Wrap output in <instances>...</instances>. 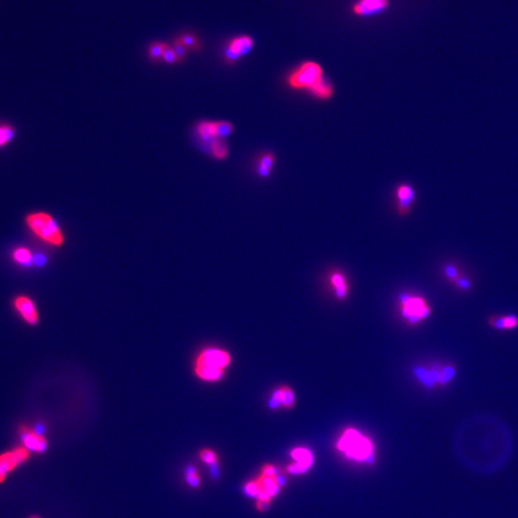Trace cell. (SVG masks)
Returning <instances> with one entry per match:
<instances>
[{
	"label": "cell",
	"instance_id": "obj_9",
	"mask_svg": "<svg viewBox=\"0 0 518 518\" xmlns=\"http://www.w3.org/2000/svg\"><path fill=\"white\" fill-rule=\"evenodd\" d=\"M29 456L28 449L15 448L13 451L4 453L0 456V483L4 480L8 472L14 469L18 464L26 460Z\"/></svg>",
	"mask_w": 518,
	"mask_h": 518
},
{
	"label": "cell",
	"instance_id": "obj_10",
	"mask_svg": "<svg viewBox=\"0 0 518 518\" xmlns=\"http://www.w3.org/2000/svg\"><path fill=\"white\" fill-rule=\"evenodd\" d=\"M21 437L25 448L30 451L44 453L47 448V442L44 436L28 427L23 426L21 428Z\"/></svg>",
	"mask_w": 518,
	"mask_h": 518
},
{
	"label": "cell",
	"instance_id": "obj_15",
	"mask_svg": "<svg viewBox=\"0 0 518 518\" xmlns=\"http://www.w3.org/2000/svg\"><path fill=\"white\" fill-rule=\"evenodd\" d=\"M275 161H276V158H275L274 154L270 153V152L262 154L259 157V160L257 162V167H256V172H257L258 176L263 179H267L272 173V169L275 165Z\"/></svg>",
	"mask_w": 518,
	"mask_h": 518
},
{
	"label": "cell",
	"instance_id": "obj_14",
	"mask_svg": "<svg viewBox=\"0 0 518 518\" xmlns=\"http://www.w3.org/2000/svg\"><path fill=\"white\" fill-rule=\"evenodd\" d=\"M308 93L312 95L315 98L319 99V100L325 101V100H329V99H330L333 96L334 88H333V85L331 84V82L327 77H323L315 86L314 88L309 90Z\"/></svg>",
	"mask_w": 518,
	"mask_h": 518
},
{
	"label": "cell",
	"instance_id": "obj_24",
	"mask_svg": "<svg viewBox=\"0 0 518 518\" xmlns=\"http://www.w3.org/2000/svg\"><path fill=\"white\" fill-rule=\"evenodd\" d=\"M181 43L186 47V49L188 50H199L201 48V44H200V42L198 40L196 36L192 35V34H184L183 36H181L180 37H178Z\"/></svg>",
	"mask_w": 518,
	"mask_h": 518
},
{
	"label": "cell",
	"instance_id": "obj_11",
	"mask_svg": "<svg viewBox=\"0 0 518 518\" xmlns=\"http://www.w3.org/2000/svg\"><path fill=\"white\" fill-rule=\"evenodd\" d=\"M291 456L295 460V463L288 467V471L293 474L303 473L309 467H311L313 462V456L310 450L307 448L298 447L295 448L291 452Z\"/></svg>",
	"mask_w": 518,
	"mask_h": 518
},
{
	"label": "cell",
	"instance_id": "obj_17",
	"mask_svg": "<svg viewBox=\"0 0 518 518\" xmlns=\"http://www.w3.org/2000/svg\"><path fill=\"white\" fill-rule=\"evenodd\" d=\"M197 132L199 137L204 141L214 140L215 137V122L204 121L197 126Z\"/></svg>",
	"mask_w": 518,
	"mask_h": 518
},
{
	"label": "cell",
	"instance_id": "obj_22",
	"mask_svg": "<svg viewBox=\"0 0 518 518\" xmlns=\"http://www.w3.org/2000/svg\"><path fill=\"white\" fill-rule=\"evenodd\" d=\"M332 284L335 286L336 296L338 299H343L347 294V284L344 283V279L341 274H334L331 278Z\"/></svg>",
	"mask_w": 518,
	"mask_h": 518
},
{
	"label": "cell",
	"instance_id": "obj_30",
	"mask_svg": "<svg viewBox=\"0 0 518 518\" xmlns=\"http://www.w3.org/2000/svg\"><path fill=\"white\" fill-rule=\"evenodd\" d=\"M454 374H455V370L453 368H451V367H446V368H445L442 371V375H440L439 383L442 385L447 384L450 380L452 379Z\"/></svg>",
	"mask_w": 518,
	"mask_h": 518
},
{
	"label": "cell",
	"instance_id": "obj_35",
	"mask_svg": "<svg viewBox=\"0 0 518 518\" xmlns=\"http://www.w3.org/2000/svg\"><path fill=\"white\" fill-rule=\"evenodd\" d=\"M32 518H37V517H32Z\"/></svg>",
	"mask_w": 518,
	"mask_h": 518
},
{
	"label": "cell",
	"instance_id": "obj_19",
	"mask_svg": "<svg viewBox=\"0 0 518 518\" xmlns=\"http://www.w3.org/2000/svg\"><path fill=\"white\" fill-rule=\"evenodd\" d=\"M13 259L22 266H30L34 258L28 248H17L13 252Z\"/></svg>",
	"mask_w": 518,
	"mask_h": 518
},
{
	"label": "cell",
	"instance_id": "obj_8",
	"mask_svg": "<svg viewBox=\"0 0 518 518\" xmlns=\"http://www.w3.org/2000/svg\"><path fill=\"white\" fill-rule=\"evenodd\" d=\"M253 46L254 41L250 36L244 35L234 37L228 43L224 50V57L226 59V63L234 64L238 59L247 55L252 50Z\"/></svg>",
	"mask_w": 518,
	"mask_h": 518
},
{
	"label": "cell",
	"instance_id": "obj_26",
	"mask_svg": "<svg viewBox=\"0 0 518 518\" xmlns=\"http://www.w3.org/2000/svg\"><path fill=\"white\" fill-rule=\"evenodd\" d=\"M165 44L161 43H154L149 47V57L152 61H159L160 59H162V54L164 50Z\"/></svg>",
	"mask_w": 518,
	"mask_h": 518
},
{
	"label": "cell",
	"instance_id": "obj_20",
	"mask_svg": "<svg viewBox=\"0 0 518 518\" xmlns=\"http://www.w3.org/2000/svg\"><path fill=\"white\" fill-rule=\"evenodd\" d=\"M212 153L216 159L224 160L227 156L226 142L221 139H215L212 142Z\"/></svg>",
	"mask_w": 518,
	"mask_h": 518
},
{
	"label": "cell",
	"instance_id": "obj_23",
	"mask_svg": "<svg viewBox=\"0 0 518 518\" xmlns=\"http://www.w3.org/2000/svg\"><path fill=\"white\" fill-rule=\"evenodd\" d=\"M234 131V126L227 121L215 122V137L216 139H225Z\"/></svg>",
	"mask_w": 518,
	"mask_h": 518
},
{
	"label": "cell",
	"instance_id": "obj_25",
	"mask_svg": "<svg viewBox=\"0 0 518 518\" xmlns=\"http://www.w3.org/2000/svg\"><path fill=\"white\" fill-rule=\"evenodd\" d=\"M281 391V402L282 406L285 408H290L294 405L295 402V396L294 393L291 391V389L288 387L280 388Z\"/></svg>",
	"mask_w": 518,
	"mask_h": 518
},
{
	"label": "cell",
	"instance_id": "obj_16",
	"mask_svg": "<svg viewBox=\"0 0 518 518\" xmlns=\"http://www.w3.org/2000/svg\"><path fill=\"white\" fill-rule=\"evenodd\" d=\"M489 324L493 329H501V330H510L518 327V318L516 316H503V317H494L489 320Z\"/></svg>",
	"mask_w": 518,
	"mask_h": 518
},
{
	"label": "cell",
	"instance_id": "obj_7",
	"mask_svg": "<svg viewBox=\"0 0 518 518\" xmlns=\"http://www.w3.org/2000/svg\"><path fill=\"white\" fill-rule=\"evenodd\" d=\"M416 193L410 183L398 184L394 190L395 209L400 216H407L412 212L416 203Z\"/></svg>",
	"mask_w": 518,
	"mask_h": 518
},
{
	"label": "cell",
	"instance_id": "obj_13",
	"mask_svg": "<svg viewBox=\"0 0 518 518\" xmlns=\"http://www.w3.org/2000/svg\"><path fill=\"white\" fill-rule=\"evenodd\" d=\"M388 4V0H359L353 6V12L355 15L368 16L384 11Z\"/></svg>",
	"mask_w": 518,
	"mask_h": 518
},
{
	"label": "cell",
	"instance_id": "obj_18",
	"mask_svg": "<svg viewBox=\"0 0 518 518\" xmlns=\"http://www.w3.org/2000/svg\"><path fill=\"white\" fill-rule=\"evenodd\" d=\"M184 479L186 484L192 489H199L201 487V477L198 473L197 468L194 466H188L184 471Z\"/></svg>",
	"mask_w": 518,
	"mask_h": 518
},
{
	"label": "cell",
	"instance_id": "obj_12",
	"mask_svg": "<svg viewBox=\"0 0 518 518\" xmlns=\"http://www.w3.org/2000/svg\"><path fill=\"white\" fill-rule=\"evenodd\" d=\"M14 305L16 311L21 314L22 319L31 325H36L39 321L37 309L28 297L18 296L14 300Z\"/></svg>",
	"mask_w": 518,
	"mask_h": 518
},
{
	"label": "cell",
	"instance_id": "obj_1",
	"mask_svg": "<svg viewBox=\"0 0 518 518\" xmlns=\"http://www.w3.org/2000/svg\"><path fill=\"white\" fill-rule=\"evenodd\" d=\"M453 450L459 465L468 472L492 476L502 471L511 462L513 440L504 425L464 427L457 433Z\"/></svg>",
	"mask_w": 518,
	"mask_h": 518
},
{
	"label": "cell",
	"instance_id": "obj_29",
	"mask_svg": "<svg viewBox=\"0 0 518 518\" xmlns=\"http://www.w3.org/2000/svg\"><path fill=\"white\" fill-rule=\"evenodd\" d=\"M162 60L168 64V65H173L178 62L177 60V57H176L175 52L173 50V48L171 46H169L167 44H165L164 46V50H163V54H162Z\"/></svg>",
	"mask_w": 518,
	"mask_h": 518
},
{
	"label": "cell",
	"instance_id": "obj_5",
	"mask_svg": "<svg viewBox=\"0 0 518 518\" xmlns=\"http://www.w3.org/2000/svg\"><path fill=\"white\" fill-rule=\"evenodd\" d=\"M323 77L322 68L319 64L306 61L290 72L287 77V84L292 89L309 92Z\"/></svg>",
	"mask_w": 518,
	"mask_h": 518
},
{
	"label": "cell",
	"instance_id": "obj_33",
	"mask_svg": "<svg viewBox=\"0 0 518 518\" xmlns=\"http://www.w3.org/2000/svg\"><path fill=\"white\" fill-rule=\"evenodd\" d=\"M455 281L462 289H468L470 287L469 281L465 278H457Z\"/></svg>",
	"mask_w": 518,
	"mask_h": 518
},
{
	"label": "cell",
	"instance_id": "obj_2",
	"mask_svg": "<svg viewBox=\"0 0 518 518\" xmlns=\"http://www.w3.org/2000/svg\"><path fill=\"white\" fill-rule=\"evenodd\" d=\"M231 362L232 358L227 351L213 347L205 348L195 358L193 370L199 379L217 382L223 378Z\"/></svg>",
	"mask_w": 518,
	"mask_h": 518
},
{
	"label": "cell",
	"instance_id": "obj_32",
	"mask_svg": "<svg viewBox=\"0 0 518 518\" xmlns=\"http://www.w3.org/2000/svg\"><path fill=\"white\" fill-rule=\"evenodd\" d=\"M445 273L446 274V276L449 278L453 279L454 281L457 279L458 278V269L456 266H454L452 264H449L447 265L445 268Z\"/></svg>",
	"mask_w": 518,
	"mask_h": 518
},
{
	"label": "cell",
	"instance_id": "obj_34",
	"mask_svg": "<svg viewBox=\"0 0 518 518\" xmlns=\"http://www.w3.org/2000/svg\"><path fill=\"white\" fill-rule=\"evenodd\" d=\"M34 262L36 263V264H37V265H39V266L43 265V264H44V256H36V257L34 258Z\"/></svg>",
	"mask_w": 518,
	"mask_h": 518
},
{
	"label": "cell",
	"instance_id": "obj_3",
	"mask_svg": "<svg viewBox=\"0 0 518 518\" xmlns=\"http://www.w3.org/2000/svg\"><path fill=\"white\" fill-rule=\"evenodd\" d=\"M337 448L348 458L358 462L370 459L373 453V445L371 439L352 428H349L343 432L338 440Z\"/></svg>",
	"mask_w": 518,
	"mask_h": 518
},
{
	"label": "cell",
	"instance_id": "obj_31",
	"mask_svg": "<svg viewBox=\"0 0 518 518\" xmlns=\"http://www.w3.org/2000/svg\"><path fill=\"white\" fill-rule=\"evenodd\" d=\"M269 406L271 408L278 409L279 406H282V402H281V391L280 389H278L277 391H275V393L273 394V396L269 401Z\"/></svg>",
	"mask_w": 518,
	"mask_h": 518
},
{
	"label": "cell",
	"instance_id": "obj_6",
	"mask_svg": "<svg viewBox=\"0 0 518 518\" xmlns=\"http://www.w3.org/2000/svg\"><path fill=\"white\" fill-rule=\"evenodd\" d=\"M402 315L411 323H417L430 314V308L426 301L419 297L401 296Z\"/></svg>",
	"mask_w": 518,
	"mask_h": 518
},
{
	"label": "cell",
	"instance_id": "obj_21",
	"mask_svg": "<svg viewBox=\"0 0 518 518\" xmlns=\"http://www.w3.org/2000/svg\"><path fill=\"white\" fill-rule=\"evenodd\" d=\"M199 457L201 461L209 467H216L219 463V458L217 453L210 448H204L199 453Z\"/></svg>",
	"mask_w": 518,
	"mask_h": 518
},
{
	"label": "cell",
	"instance_id": "obj_28",
	"mask_svg": "<svg viewBox=\"0 0 518 518\" xmlns=\"http://www.w3.org/2000/svg\"><path fill=\"white\" fill-rule=\"evenodd\" d=\"M173 50L175 52L176 57H177V60L178 62L180 61H183V59L185 58V55H186V47L183 45L181 41L179 39H177L175 42H174V44H173Z\"/></svg>",
	"mask_w": 518,
	"mask_h": 518
},
{
	"label": "cell",
	"instance_id": "obj_4",
	"mask_svg": "<svg viewBox=\"0 0 518 518\" xmlns=\"http://www.w3.org/2000/svg\"><path fill=\"white\" fill-rule=\"evenodd\" d=\"M26 223L32 233L36 234L41 240L55 247L64 243V235L56 221L50 215L44 212L32 213L26 218Z\"/></svg>",
	"mask_w": 518,
	"mask_h": 518
},
{
	"label": "cell",
	"instance_id": "obj_27",
	"mask_svg": "<svg viewBox=\"0 0 518 518\" xmlns=\"http://www.w3.org/2000/svg\"><path fill=\"white\" fill-rule=\"evenodd\" d=\"M13 136H14V131L10 126H7V125L0 126V147L8 143L12 139Z\"/></svg>",
	"mask_w": 518,
	"mask_h": 518
}]
</instances>
